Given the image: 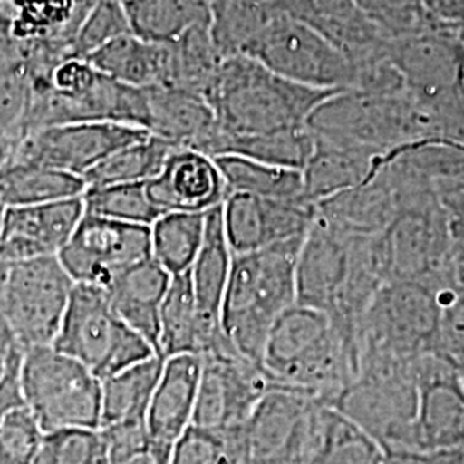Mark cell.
<instances>
[{"label":"cell","instance_id":"6da1fadb","mask_svg":"<svg viewBox=\"0 0 464 464\" xmlns=\"http://www.w3.org/2000/svg\"><path fill=\"white\" fill-rule=\"evenodd\" d=\"M260 368L274 389L331 406L358 375V353L331 316L295 304L268 334Z\"/></svg>","mask_w":464,"mask_h":464},{"label":"cell","instance_id":"7a4b0ae2","mask_svg":"<svg viewBox=\"0 0 464 464\" xmlns=\"http://www.w3.org/2000/svg\"><path fill=\"white\" fill-rule=\"evenodd\" d=\"M335 92L284 80L246 55L222 61L203 99L229 134H266L304 128L310 114Z\"/></svg>","mask_w":464,"mask_h":464},{"label":"cell","instance_id":"3957f363","mask_svg":"<svg viewBox=\"0 0 464 464\" xmlns=\"http://www.w3.org/2000/svg\"><path fill=\"white\" fill-rule=\"evenodd\" d=\"M303 239L232 255L222 332L232 349L251 363L260 365L272 327L296 304V262Z\"/></svg>","mask_w":464,"mask_h":464},{"label":"cell","instance_id":"277c9868","mask_svg":"<svg viewBox=\"0 0 464 464\" xmlns=\"http://www.w3.org/2000/svg\"><path fill=\"white\" fill-rule=\"evenodd\" d=\"M418 360L363 362L354 381L331 404L368 435L383 456L416 450Z\"/></svg>","mask_w":464,"mask_h":464},{"label":"cell","instance_id":"5b68a950","mask_svg":"<svg viewBox=\"0 0 464 464\" xmlns=\"http://www.w3.org/2000/svg\"><path fill=\"white\" fill-rule=\"evenodd\" d=\"M439 299L415 282L391 281L370 301L354 341L358 368L363 362H410L435 354Z\"/></svg>","mask_w":464,"mask_h":464},{"label":"cell","instance_id":"8992f818","mask_svg":"<svg viewBox=\"0 0 464 464\" xmlns=\"http://www.w3.org/2000/svg\"><path fill=\"white\" fill-rule=\"evenodd\" d=\"M24 406L42 430H100L102 381L53 346L24 351L19 368Z\"/></svg>","mask_w":464,"mask_h":464},{"label":"cell","instance_id":"52a82bcc","mask_svg":"<svg viewBox=\"0 0 464 464\" xmlns=\"http://www.w3.org/2000/svg\"><path fill=\"white\" fill-rule=\"evenodd\" d=\"M53 348L80 362L100 381L157 354L117 315L107 293L88 284H74Z\"/></svg>","mask_w":464,"mask_h":464},{"label":"cell","instance_id":"ba28073f","mask_svg":"<svg viewBox=\"0 0 464 464\" xmlns=\"http://www.w3.org/2000/svg\"><path fill=\"white\" fill-rule=\"evenodd\" d=\"M241 55L303 86L329 92L354 86V67L331 40L306 23L270 9L266 23L249 38Z\"/></svg>","mask_w":464,"mask_h":464},{"label":"cell","instance_id":"9c48e42d","mask_svg":"<svg viewBox=\"0 0 464 464\" xmlns=\"http://www.w3.org/2000/svg\"><path fill=\"white\" fill-rule=\"evenodd\" d=\"M74 284L57 256L9 264L0 316L21 348L53 346Z\"/></svg>","mask_w":464,"mask_h":464},{"label":"cell","instance_id":"30bf717a","mask_svg":"<svg viewBox=\"0 0 464 464\" xmlns=\"http://www.w3.org/2000/svg\"><path fill=\"white\" fill-rule=\"evenodd\" d=\"M274 391L264 370L232 348L201 356L198 398L191 427L241 437L260 399Z\"/></svg>","mask_w":464,"mask_h":464},{"label":"cell","instance_id":"8fae6325","mask_svg":"<svg viewBox=\"0 0 464 464\" xmlns=\"http://www.w3.org/2000/svg\"><path fill=\"white\" fill-rule=\"evenodd\" d=\"M391 281L415 282L437 296L454 289L449 279V255L454 237L440 198L425 199L399 212L383 232Z\"/></svg>","mask_w":464,"mask_h":464},{"label":"cell","instance_id":"7c38bea8","mask_svg":"<svg viewBox=\"0 0 464 464\" xmlns=\"http://www.w3.org/2000/svg\"><path fill=\"white\" fill-rule=\"evenodd\" d=\"M149 131L116 122H71L23 136L11 147L5 164H36L84 178L88 170Z\"/></svg>","mask_w":464,"mask_h":464},{"label":"cell","instance_id":"4fadbf2b","mask_svg":"<svg viewBox=\"0 0 464 464\" xmlns=\"http://www.w3.org/2000/svg\"><path fill=\"white\" fill-rule=\"evenodd\" d=\"M387 57L415 99L440 103L464 97V38L459 28L433 26L391 40Z\"/></svg>","mask_w":464,"mask_h":464},{"label":"cell","instance_id":"5bb4252c","mask_svg":"<svg viewBox=\"0 0 464 464\" xmlns=\"http://www.w3.org/2000/svg\"><path fill=\"white\" fill-rule=\"evenodd\" d=\"M324 404L296 392H266L241 437V464H306L316 410Z\"/></svg>","mask_w":464,"mask_h":464},{"label":"cell","instance_id":"9a60e30c","mask_svg":"<svg viewBox=\"0 0 464 464\" xmlns=\"http://www.w3.org/2000/svg\"><path fill=\"white\" fill-rule=\"evenodd\" d=\"M149 256L150 227L86 212L69 243L57 255L72 281L102 289Z\"/></svg>","mask_w":464,"mask_h":464},{"label":"cell","instance_id":"2e32d148","mask_svg":"<svg viewBox=\"0 0 464 464\" xmlns=\"http://www.w3.org/2000/svg\"><path fill=\"white\" fill-rule=\"evenodd\" d=\"M416 450L464 449V382L459 368L439 354L418 360Z\"/></svg>","mask_w":464,"mask_h":464},{"label":"cell","instance_id":"e0dca14e","mask_svg":"<svg viewBox=\"0 0 464 464\" xmlns=\"http://www.w3.org/2000/svg\"><path fill=\"white\" fill-rule=\"evenodd\" d=\"M222 220L232 255H245L303 239L315 220V205L231 193Z\"/></svg>","mask_w":464,"mask_h":464},{"label":"cell","instance_id":"ac0fdd59","mask_svg":"<svg viewBox=\"0 0 464 464\" xmlns=\"http://www.w3.org/2000/svg\"><path fill=\"white\" fill-rule=\"evenodd\" d=\"M276 14L295 17L341 50L354 67L365 66L387 53L391 38L360 11L356 0H266Z\"/></svg>","mask_w":464,"mask_h":464},{"label":"cell","instance_id":"d6986e66","mask_svg":"<svg viewBox=\"0 0 464 464\" xmlns=\"http://www.w3.org/2000/svg\"><path fill=\"white\" fill-rule=\"evenodd\" d=\"M83 216V197L44 205L9 207L0 237V258L14 264L57 256L72 237Z\"/></svg>","mask_w":464,"mask_h":464},{"label":"cell","instance_id":"ffe728a7","mask_svg":"<svg viewBox=\"0 0 464 464\" xmlns=\"http://www.w3.org/2000/svg\"><path fill=\"white\" fill-rule=\"evenodd\" d=\"M147 191L162 216L207 214L229 197L216 159L189 149H174L166 166L147 183Z\"/></svg>","mask_w":464,"mask_h":464},{"label":"cell","instance_id":"44dd1931","mask_svg":"<svg viewBox=\"0 0 464 464\" xmlns=\"http://www.w3.org/2000/svg\"><path fill=\"white\" fill-rule=\"evenodd\" d=\"M351 236L318 218L306 232L296 262V304L334 315L348 274Z\"/></svg>","mask_w":464,"mask_h":464},{"label":"cell","instance_id":"7402d4cb","mask_svg":"<svg viewBox=\"0 0 464 464\" xmlns=\"http://www.w3.org/2000/svg\"><path fill=\"white\" fill-rule=\"evenodd\" d=\"M147 90V131L178 149L197 150L214 159L222 128L208 102L193 92L170 86Z\"/></svg>","mask_w":464,"mask_h":464},{"label":"cell","instance_id":"603a6c76","mask_svg":"<svg viewBox=\"0 0 464 464\" xmlns=\"http://www.w3.org/2000/svg\"><path fill=\"white\" fill-rule=\"evenodd\" d=\"M399 212L401 195L383 164L365 183L315 205L318 218L348 236L383 234Z\"/></svg>","mask_w":464,"mask_h":464},{"label":"cell","instance_id":"cb8c5ba5","mask_svg":"<svg viewBox=\"0 0 464 464\" xmlns=\"http://www.w3.org/2000/svg\"><path fill=\"white\" fill-rule=\"evenodd\" d=\"M199 375L201 356L183 354L166 360L145 418L153 440L174 446L191 427L198 398Z\"/></svg>","mask_w":464,"mask_h":464},{"label":"cell","instance_id":"d4e9b609","mask_svg":"<svg viewBox=\"0 0 464 464\" xmlns=\"http://www.w3.org/2000/svg\"><path fill=\"white\" fill-rule=\"evenodd\" d=\"M232 251L224 232L222 205L207 212L205 236L189 270L199 316L218 348L231 346L222 332V304L231 274Z\"/></svg>","mask_w":464,"mask_h":464},{"label":"cell","instance_id":"484cf974","mask_svg":"<svg viewBox=\"0 0 464 464\" xmlns=\"http://www.w3.org/2000/svg\"><path fill=\"white\" fill-rule=\"evenodd\" d=\"M172 276L155 258H145L119 274L103 291L117 315L159 354V315Z\"/></svg>","mask_w":464,"mask_h":464},{"label":"cell","instance_id":"4316f807","mask_svg":"<svg viewBox=\"0 0 464 464\" xmlns=\"http://www.w3.org/2000/svg\"><path fill=\"white\" fill-rule=\"evenodd\" d=\"M226 348L217 346L201 322L189 272L174 276L159 315V354L169 360L183 354L203 356Z\"/></svg>","mask_w":464,"mask_h":464},{"label":"cell","instance_id":"83f0119b","mask_svg":"<svg viewBox=\"0 0 464 464\" xmlns=\"http://www.w3.org/2000/svg\"><path fill=\"white\" fill-rule=\"evenodd\" d=\"M315 138V136H314ZM363 151L346 149L331 141L315 138L314 153L303 174V198L312 205L331 198L351 188L368 181L381 166Z\"/></svg>","mask_w":464,"mask_h":464},{"label":"cell","instance_id":"f1b7e54d","mask_svg":"<svg viewBox=\"0 0 464 464\" xmlns=\"http://www.w3.org/2000/svg\"><path fill=\"white\" fill-rule=\"evenodd\" d=\"M131 34L155 45H172L184 34L212 24L210 0L122 2Z\"/></svg>","mask_w":464,"mask_h":464},{"label":"cell","instance_id":"f546056e","mask_svg":"<svg viewBox=\"0 0 464 464\" xmlns=\"http://www.w3.org/2000/svg\"><path fill=\"white\" fill-rule=\"evenodd\" d=\"M166 358L153 354L102 381L100 429L145 421L153 391L162 375Z\"/></svg>","mask_w":464,"mask_h":464},{"label":"cell","instance_id":"4dcf8cb0","mask_svg":"<svg viewBox=\"0 0 464 464\" xmlns=\"http://www.w3.org/2000/svg\"><path fill=\"white\" fill-rule=\"evenodd\" d=\"M103 76L133 88L164 86L167 45H155L133 34L109 42L86 59Z\"/></svg>","mask_w":464,"mask_h":464},{"label":"cell","instance_id":"1f68e13d","mask_svg":"<svg viewBox=\"0 0 464 464\" xmlns=\"http://www.w3.org/2000/svg\"><path fill=\"white\" fill-rule=\"evenodd\" d=\"M382 449L327 404L316 410L306 464H382Z\"/></svg>","mask_w":464,"mask_h":464},{"label":"cell","instance_id":"d6a6232c","mask_svg":"<svg viewBox=\"0 0 464 464\" xmlns=\"http://www.w3.org/2000/svg\"><path fill=\"white\" fill-rule=\"evenodd\" d=\"M83 178L36 164H5L0 169V195L7 207L44 205L83 197Z\"/></svg>","mask_w":464,"mask_h":464},{"label":"cell","instance_id":"836d02e7","mask_svg":"<svg viewBox=\"0 0 464 464\" xmlns=\"http://www.w3.org/2000/svg\"><path fill=\"white\" fill-rule=\"evenodd\" d=\"M314 147L315 138L306 126L266 134H229L222 130L214 159L237 155L270 166L303 170Z\"/></svg>","mask_w":464,"mask_h":464},{"label":"cell","instance_id":"e575fe53","mask_svg":"<svg viewBox=\"0 0 464 464\" xmlns=\"http://www.w3.org/2000/svg\"><path fill=\"white\" fill-rule=\"evenodd\" d=\"M216 164L229 195L239 193L256 198L304 201L301 170L270 166L237 155L217 157Z\"/></svg>","mask_w":464,"mask_h":464},{"label":"cell","instance_id":"d590c367","mask_svg":"<svg viewBox=\"0 0 464 464\" xmlns=\"http://www.w3.org/2000/svg\"><path fill=\"white\" fill-rule=\"evenodd\" d=\"M174 149L178 147L149 134L147 138L111 153L99 166L88 170L83 178L86 188L149 183L166 166Z\"/></svg>","mask_w":464,"mask_h":464},{"label":"cell","instance_id":"8d00e7d4","mask_svg":"<svg viewBox=\"0 0 464 464\" xmlns=\"http://www.w3.org/2000/svg\"><path fill=\"white\" fill-rule=\"evenodd\" d=\"M207 214H164L150 226L151 258L167 272L181 276L191 270L205 236Z\"/></svg>","mask_w":464,"mask_h":464},{"label":"cell","instance_id":"74e56055","mask_svg":"<svg viewBox=\"0 0 464 464\" xmlns=\"http://www.w3.org/2000/svg\"><path fill=\"white\" fill-rule=\"evenodd\" d=\"M83 201L86 214L105 217L126 224L150 227L162 216L150 199L147 183L86 188Z\"/></svg>","mask_w":464,"mask_h":464},{"label":"cell","instance_id":"f35d334b","mask_svg":"<svg viewBox=\"0 0 464 464\" xmlns=\"http://www.w3.org/2000/svg\"><path fill=\"white\" fill-rule=\"evenodd\" d=\"M34 464H107L103 433L88 429L47 431Z\"/></svg>","mask_w":464,"mask_h":464},{"label":"cell","instance_id":"ab89813d","mask_svg":"<svg viewBox=\"0 0 464 464\" xmlns=\"http://www.w3.org/2000/svg\"><path fill=\"white\" fill-rule=\"evenodd\" d=\"M100 430L107 446V464H170L172 446L153 440L145 421Z\"/></svg>","mask_w":464,"mask_h":464},{"label":"cell","instance_id":"60d3db41","mask_svg":"<svg viewBox=\"0 0 464 464\" xmlns=\"http://www.w3.org/2000/svg\"><path fill=\"white\" fill-rule=\"evenodd\" d=\"M128 34H131V28L124 4L121 0H99L84 17L72 40L71 52L74 57L88 59L109 42Z\"/></svg>","mask_w":464,"mask_h":464},{"label":"cell","instance_id":"b9f144b4","mask_svg":"<svg viewBox=\"0 0 464 464\" xmlns=\"http://www.w3.org/2000/svg\"><path fill=\"white\" fill-rule=\"evenodd\" d=\"M356 4L391 40L442 26L427 14L420 0H356Z\"/></svg>","mask_w":464,"mask_h":464},{"label":"cell","instance_id":"7bdbcfd3","mask_svg":"<svg viewBox=\"0 0 464 464\" xmlns=\"http://www.w3.org/2000/svg\"><path fill=\"white\" fill-rule=\"evenodd\" d=\"M241 437L189 427L172 446L170 464H241Z\"/></svg>","mask_w":464,"mask_h":464},{"label":"cell","instance_id":"ee69618b","mask_svg":"<svg viewBox=\"0 0 464 464\" xmlns=\"http://www.w3.org/2000/svg\"><path fill=\"white\" fill-rule=\"evenodd\" d=\"M44 435L26 406L13 410L0 421V464H34Z\"/></svg>","mask_w":464,"mask_h":464},{"label":"cell","instance_id":"f6af8a7d","mask_svg":"<svg viewBox=\"0 0 464 464\" xmlns=\"http://www.w3.org/2000/svg\"><path fill=\"white\" fill-rule=\"evenodd\" d=\"M435 354L464 363V289H449L439 296Z\"/></svg>","mask_w":464,"mask_h":464},{"label":"cell","instance_id":"bcb514c9","mask_svg":"<svg viewBox=\"0 0 464 464\" xmlns=\"http://www.w3.org/2000/svg\"><path fill=\"white\" fill-rule=\"evenodd\" d=\"M427 14L442 26L461 28L464 23V0H420Z\"/></svg>","mask_w":464,"mask_h":464},{"label":"cell","instance_id":"7dc6e473","mask_svg":"<svg viewBox=\"0 0 464 464\" xmlns=\"http://www.w3.org/2000/svg\"><path fill=\"white\" fill-rule=\"evenodd\" d=\"M21 362L13 366L7 372V375L0 381V421L9 415L13 410L24 406V399H23V392H21V382H19Z\"/></svg>","mask_w":464,"mask_h":464},{"label":"cell","instance_id":"c3c4849f","mask_svg":"<svg viewBox=\"0 0 464 464\" xmlns=\"http://www.w3.org/2000/svg\"><path fill=\"white\" fill-rule=\"evenodd\" d=\"M23 356H24V349L17 344L13 332L0 316V381L7 375V372L13 366L23 360Z\"/></svg>","mask_w":464,"mask_h":464},{"label":"cell","instance_id":"681fc988","mask_svg":"<svg viewBox=\"0 0 464 464\" xmlns=\"http://www.w3.org/2000/svg\"><path fill=\"white\" fill-rule=\"evenodd\" d=\"M440 198L454 241L464 239V189L446 193Z\"/></svg>","mask_w":464,"mask_h":464},{"label":"cell","instance_id":"f907efd6","mask_svg":"<svg viewBox=\"0 0 464 464\" xmlns=\"http://www.w3.org/2000/svg\"><path fill=\"white\" fill-rule=\"evenodd\" d=\"M449 279L454 289H464V239L454 241L449 255Z\"/></svg>","mask_w":464,"mask_h":464},{"label":"cell","instance_id":"816d5d0a","mask_svg":"<svg viewBox=\"0 0 464 464\" xmlns=\"http://www.w3.org/2000/svg\"><path fill=\"white\" fill-rule=\"evenodd\" d=\"M7 272H9V264L0 258V303H2V295H4V287L7 281Z\"/></svg>","mask_w":464,"mask_h":464},{"label":"cell","instance_id":"f5cc1de1","mask_svg":"<svg viewBox=\"0 0 464 464\" xmlns=\"http://www.w3.org/2000/svg\"><path fill=\"white\" fill-rule=\"evenodd\" d=\"M7 210H9V207L5 205V201H4L2 195H0V237H2V234H4V226H5V216H7Z\"/></svg>","mask_w":464,"mask_h":464},{"label":"cell","instance_id":"db71d44e","mask_svg":"<svg viewBox=\"0 0 464 464\" xmlns=\"http://www.w3.org/2000/svg\"><path fill=\"white\" fill-rule=\"evenodd\" d=\"M458 368H459V373H461V377H463L464 382V363H459V365H458Z\"/></svg>","mask_w":464,"mask_h":464},{"label":"cell","instance_id":"11a10c76","mask_svg":"<svg viewBox=\"0 0 464 464\" xmlns=\"http://www.w3.org/2000/svg\"><path fill=\"white\" fill-rule=\"evenodd\" d=\"M459 30H461V34H463V38H464V30H463V28H459Z\"/></svg>","mask_w":464,"mask_h":464},{"label":"cell","instance_id":"9f6ffc18","mask_svg":"<svg viewBox=\"0 0 464 464\" xmlns=\"http://www.w3.org/2000/svg\"><path fill=\"white\" fill-rule=\"evenodd\" d=\"M2 2H13V0H2Z\"/></svg>","mask_w":464,"mask_h":464},{"label":"cell","instance_id":"6f0895ef","mask_svg":"<svg viewBox=\"0 0 464 464\" xmlns=\"http://www.w3.org/2000/svg\"><path fill=\"white\" fill-rule=\"evenodd\" d=\"M121 2H128V0H121Z\"/></svg>","mask_w":464,"mask_h":464},{"label":"cell","instance_id":"680465c9","mask_svg":"<svg viewBox=\"0 0 464 464\" xmlns=\"http://www.w3.org/2000/svg\"><path fill=\"white\" fill-rule=\"evenodd\" d=\"M461 28H463V30H464V23H463V26H461Z\"/></svg>","mask_w":464,"mask_h":464},{"label":"cell","instance_id":"91938a15","mask_svg":"<svg viewBox=\"0 0 464 464\" xmlns=\"http://www.w3.org/2000/svg\"><path fill=\"white\" fill-rule=\"evenodd\" d=\"M382 464H383V463H382Z\"/></svg>","mask_w":464,"mask_h":464}]
</instances>
